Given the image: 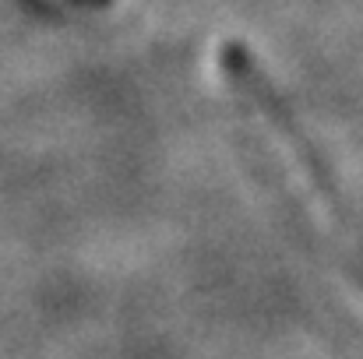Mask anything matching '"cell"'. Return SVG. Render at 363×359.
I'll list each match as a JSON object with an SVG mask.
<instances>
[{
	"label": "cell",
	"instance_id": "cell-1",
	"mask_svg": "<svg viewBox=\"0 0 363 359\" xmlns=\"http://www.w3.org/2000/svg\"><path fill=\"white\" fill-rule=\"evenodd\" d=\"M219 78L247 106V113H254L261 130L275 141V148L286 155V162L296 173L300 187L311 194L314 212H318L321 226L328 229L339 257L346 261V271L363 289V215L350 201V194L339 183V176L332 173V166L321 155V148L314 144L311 130L293 113V106L282 96V89L264 71L261 57L250 46L237 42V39L223 42L219 46Z\"/></svg>",
	"mask_w": 363,
	"mask_h": 359
}]
</instances>
